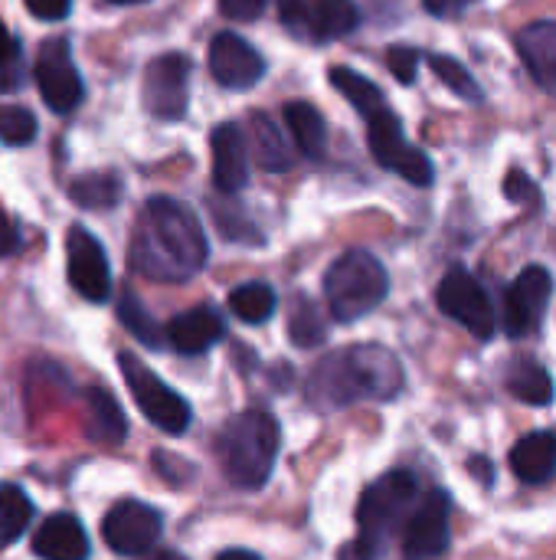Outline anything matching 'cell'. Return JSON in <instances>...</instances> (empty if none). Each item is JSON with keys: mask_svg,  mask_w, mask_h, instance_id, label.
I'll return each instance as SVG.
<instances>
[{"mask_svg": "<svg viewBox=\"0 0 556 560\" xmlns=\"http://www.w3.org/2000/svg\"><path fill=\"white\" fill-rule=\"evenodd\" d=\"M419 479L410 469H393L380 476L357 505V541L347 548L341 560H377L397 532H403L413 505L419 502Z\"/></svg>", "mask_w": 556, "mask_h": 560, "instance_id": "4", "label": "cell"}, {"mask_svg": "<svg viewBox=\"0 0 556 560\" xmlns=\"http://www.w3.org/2000/svg\"><path fill=\"white\" fill-rule=\"evenodd\" d=\"M554 279L544 266H528L505 295V331L511 338H528L541 328Z\"/></svg>", "mask_w": 556, "mask_h": 560, "instance_id": "15", "label": "cell"}, {"mask_svg": "<svg viewBox=\"0 0 556 560\" xmlns=\"http://www.w3.org/2000/svg\"><path fill=\"white\" fill-rule=\"evenodd\" d=\"M213 184L223 194H239L249 184V151H246V135L236 121H223L213 138Z\"/></svg>", "mask_w": 556, "mask_h": 560, "instance_id": "17", "label": "cell"}, {"mask_svg": "<svg viewBox=\"0 0 556 560\" xmlns=\"http://www.w3.org/2000/svg\"><path fill=\"white\" fill-rule=\"evenodd\" d=\"M367 144H370V151H374L380 167L400 174L403 180H410L416 187H429L433 184V177H436L433 161L416 144L406 141L403 121L390 108H380L377 115L367 118Z\"/></svg>", "mask_w": 556, "mask_h": 560, "instance_id": "8", "label": "cell"}, {"mask_svg": "<svg viewBox=\"0 0 556 560\" xmlns=\"http://www.w3.org/2000/svg\"><path fill=\"white\" fill-rule=\"evenodd\" d=\"M279 16L295 36L315 43L347 36L360 20L351 0H279Z\"/></svg>", "mask_w": 556, "mask_h": 560, "instance_id": "12", "label": "cell"}, {"mask_svg": "<svg viewBox=\"0 0 556 560\" xmlns=\"http://www.w3.org/2000/svg\"><path fill=\"white\" fill-rule=\"evenodd\" d=\"M223 335H226V322L213 305H197L190 312H180L177 318H170L164 331L167 345L180 354H203L216 341H223Z\"/></svg>", "mask_w": 556, "mask_h": 560, "instance_id": "18", "label": "cell"}, {"mask_svg": "<svg viewBox=\"0 0 556 560\" xmlns=\"http://www.w3.org/2000/svg\"><path fill=\"white\" fill-rule=\"evenodd\" d=\"M275 289L265 282H246L229 292V312L246 325H262L275 315Z\"/></svg>", "mask_w": 556, "mask_h": 560, "instance_id": "28", "label": "cell"}, {"mask_svg": "<svg viewBox=\"0 0 556 560\" xmlns=\"http://www.w3.org/2000/svg\"><path fill=\"white\" fill-rule=\"evenodd\" d=\"M249 138H252V148H256V158L265 171L272 174H282L288 167H295V151H292V141L288 135L275 125L272 115L265 112H252L249 115Z\"/></svg>", "mask_w": 556, "mask_h": 560, "instance_id": "22", "label": "cell"}, {"mask_svg": "<svg viewBox=\"0 0 556 560\" xmlns=\"http://www.w3.org/2000/svg\"><path fill=\"white\" fill-rule=\"evenodd\" d=\"M16 246H20L16 226L10 223V217H7V213H3V207H0V256H10V253H16Z\"/></svg>", "mask_w": 556, "mask_h": 560, "instance_id": "38", "label": "cell"}, {"mask_svg": "<svg viewBox=\"0 0 556 560\" xmlns=\"http://www.w3.org/2000/svg\"><path fill=\"white\" fill-rule=\"evenodd\" d=\"M69 197L85 210H108L121 200V177L108 171L82 174L69 184Z\"/></svg>", "mask_w": 556, "mask_h": 560, "instance_id": "27", "label": "cell"}, {"mask_svg": "<svg viewBox=\"0 0 556 560\" xmlns=\"http://www.w3.org/2000/svg\"><path fill=\"white\" fill-rule=\"evenodd\" d=\"M436 302L442 308V315H449L452 322H459L462 328H469L478 341H488L495 335V308L492 299L485 292V285L462 266L449 269L446 279L439 282Z\"/></svg>", "mask_w": 556, "mask_h": 560, "instance_id": "9", "label": "cell"}, {"mask_svg": "<svg viewBox=\"0 0 556 560\" xmlns=\"http://www.w3.org/2000/svg\"><path fill=\"white\" fill-rule=\"evenodd\" d=\"M406 374L400 358L383 345H354L328 354L308 374L305 400L315 410H341L360 400H393L403 394Z\"/></svg>", "mask_w": 556, "mask_h": 560, "instance_id": "2", "label": "cell"}, {"mask_svg": "<svg viewBox=\"0 0 556 560\" xmlns=\"http://www.w3.org/2000/svg\"><path fill=\"white\" fill-rule=\"evenodd\" d=\"M505 194H508V200H514V203H524V200H537V187L531 184V177H528V174H524L521 167H514V171L508 174Z\"/></svg>", "mask_w": 556, "mask_h": 560, "instance_id": "37", "label": "cell"}, {"mask_svg": "<svg viewBox=\"0 0 556 560\" xmlns=\"http://www.w3.org/2000/svg\"><path fill=\"white\" fill-rule=\"evenodd\" d=\"M33 75H36V89H39L43 102L56 115L72 112L85 95L82 72L75 69L66 39H49V43L39 46V56L33 62Z\"/></svg>", "mask_w": 556, "mask_h": 560, "instance_id": "13", "label": "cell"}, {"mask_svg": "<svg viewBox=\"0 0 556 560\" xmlns=\"http://www.w3.org/2000/svg\"><path fill=\"white\" fill-rule=\"evenodd\" d=\"M164 535V515L147 505V502H118L105 522H102V538L105 545L121 555V558H141L147 555Z\"/></svg>", "mask_w": 556, "mask_h": 560, "instance_id": "11", "label": "cell"}, {"mask_svg": "<svg viewBox=\"0 0 556 560\" xmlns=\"http://www.w3.org/2000/svg\"><path fill=\"white\" fill-rule=\"evenodd\" d=\"M33 518V502L20 486H0V551L16 545L23 532L29 528Z\"/></svg>", "mask_w": 556, "mask_h": 560, "instance_id": "29", "label": "cell"}, {"mask_svg": "<svg viewBox=\"0 0 556 560\" xmlns=\"http://www.w3.org/2000/svg\"><path fill=\"white\" fill-rule=\"evenodd\" d=\"M210 72L223 89H252L265 75V59L239 33H216L210 43Z\"/></svg>", "mask_w": 556, "mask_h": 560, "instance_id": "16", "label": "cell"}, {"mask_svg": "<svg viewBox=\"0 0 556 560\" xmlns=\"http://www.w3.org/2000/svg\"><path fill=\"white\" fill-rule=\"evenodd\" d=\"M511 472L524 486H544L556 476V433L554 430H537L528 433L524 440L514 443L511 456Z\"/></svg>", "mask_w": 556, "mask_h": 560, "instance_id": "20", "label": "cell"}, {"mask_svg": "<svg viewBox=\"0 0 556 560\" xmlns=\"http://www.w3.org/2000/svg\"><path fill=\"white\" fill-rule=\"evenodd\" d=\"M36 138V118L23 105H0V141L10 148H23Z\"/></svg>", "mask_w": 556, "mask_h": 560, "instance_id": "33", "label": "cell"}, {"mask_svg": "<svg viewBox=\"0 0 556 560\" xmlns=\"http://www.w3.org/2000/svg\"><path fill=\"white\" fill-rule=\"evenodd\" d=\"M449 545H452V499L442 489H426L403 525L400 555L403 560H439L446 558Z\"/></svg>", "mask_w": 556, "mask_h": 560, "instance_id": "7", "label": "cell"}, {"mask_svg": "<svg viewBox=\"0 0 556 560\" xmlns=\"http://www.w3.org/2000/svg\"><path fill=\"white\" fill-rule=\"evenodd\" d=\"M144 108L161 121H177L187 115L190 102V59L184 52H164L144 69L141 85Z\"/></svg>", "mask_w": 556, "mask_h": 560, "instance_id": "10", "label": "cell"}, {"mask_svg": "<svg viewBox=\"0 0 556 560\" xmlns=\"http://www.w3.org/2000/svg\"><path fill=\"white\" fill-rule=\"evenodd\" d=\"M475 0H423V7L429 10V13H436V16H456V13H462L465 7H472Z\"/></svg>", "mask_w": 556, "mask_h": 560, "instance_id": "39", "label": "cell"}, {"mask_svg": "<svg viewBox=\"0 0 556 560\" xmlns=\"http://www.w3.org/2000/svg\"><path fill=\"white\" fill-rule=\"evenodd\" d=\"M13 56H16V39L10 36V30H7L3 20H0V69H3L7 62H13Z\"/></svg>", "mask_w": 556, "mask_h": 560, "instance_id": "40", "label": "cell"}, {"mask_svg": "<svg viewBox=\"0 0 556 560\" xmlns=\"http://www.w3.org/2000/svg\"><path fill=\"white\" fill-rule=\"evenodd\" d=\"M220 13L236 23H249L265 13V0H220Z\"/></svg>", "mask_w": 556, "mask_h": 560, "instance_id": "35", "label": "cell"}, {"mask_svg": "<svg viewBox=\"0 0 556 560\" xmlns=\"http://www.w3.org/2000/svg\"><path fill=\"white\" fill-rule=\"evenodd\" d=\"M23 3H26V10H29L36 20H49V23L66 20L69 10H72V0H23Z\"/></svg>", "mask_w": 556, "mask_h": 560, "instance_id": "36", "label": "cell"}, {"mask_svg": "<svg viewBox=\"0 0 556 560\" xmlns=\"http://www.w3.org/2000/svg\"><path fill=\"white\" fill-rule=\"evenodd\" d=\"M216 560H262L256 551H246V548H233V551H223Z\"/></svg>", "mask_w": 556, "mask_h": 560, "instance_id": "41", "label": "cell"}, {"mask_svg": "<svg viewBox=\"0 0 556 560\" xmlns=\"http://www.w3.org/2000/svg\"><path fill=\"white\" fill-rule=\"evenodd\" d=\"M285 125L292 131L295 148L305 158H311V161L324 158V151H328V125H324V115L311 102H288L285 105Z\"/></svg>", "mask_w": 556, "mask_h": 560, "instance_id": "24", "label": "cell"}, {"mask_svg": "<svg viewBox=\"0 0 556 560\" xmlns=\"http://www.w3.org/2000/svg\"><path fill=\"white\" fill-rule=\"evenodd\" d=\"M508 394L531 407H547L554 400V377L534 358H518L508 371Z\"/></svg>", "mask_w": 556, "mask_h": 560, "instance_id": "25", "label": "cell"}, {"mask_svg": "<svg viewBox=\"0 0 556 560\" xmlns=\"http://www.w3.org/2000/svg\"><path fill=\"white\" fill-rule=\"evenodd\" d=\"M429 69H433L459 98H469V102H482V98H485L482 85L475 82V75H472L459 59L442 56V52H433V56H429Z\"/></svg>", "mask_w": 556, "mask_h": 560, "instance_id": "31", "label": "cell"}, {"mask_svg": "<svg viewBox=\"0 0 556 560\" xmlns=\"http://www.w3.org/2000/svg\"><path fill=\"white\" fill-rule=\"evenodd\" d=\"M288 338H292L298 348H315V345L324 341V322H321L318 308H315L308 299H298L295 315L288 318Z\"/></svg>", "mask_w": 556, "mask_h": 560, "instance_id": "32", "label": "cell"}, {"mask_svg": "<svg viewBox=\"0 0 556 560\" xmlns=\"http://www.w3.org/2000/svg\"><path fill=\"white\" fill-rule=\"evenodd\" d=\"M279 443L282 430L269 410H242L229 417L216 440V456L229 486L242 492L262 489L275 469Z\"/></svg>", "mask_w": 556, "mask_h": 560, "instance_id": "3", "label": "cell"}, {"mask_svg": "<svg viewBox=\"0 0 556 560\" xmlns=\"http://www.w3.org/2000/svg\"><path fill=\"white\" fill-rule=\"evenodd\" d=\"M390 292V276L383 262L367 249H347L324 272V299L338 322H360Z\"/></svg>", "mask_w": 556, "mask_h": 560, "instance_id": "5", "label": "cell"}, {"mask_svg": "<svg viewBox=\"0 0 556 560\" xmlns=\"http://www.w3.org/2000/svg\"><path fill=\"white\" fill-rule=\"evenodd\" d=\"M85 433H88V440H95L102 446H118L128 436V420H125L118 400L102 387L85 390Z\"/></svg>", "mask_w": 556, "mask_h": 560, "instance_id": "23", "label": "cell"}, {"mask_svg": "<svg viewBox=\"0 0 556 560\" xmlns=\"http://www.w3.org/2000/svg\"><path fill=\"white\" fill-rule=\"evenodd\" d=\"M111 3H144V0H111Z\"/></svg>", "mask_w": 556, "mask_h": 560, "instance_id": "43", "label": "cell"}, {"mask_svg": "<svg viewBox=\"0 0 556 560\" xmlns=\"http://www.w3.org/2000/svg\"><path fill=\"white\" fill-rule=\"evenodd\" d=\"M88 535L69 512H56L33 535V555L39 560H88Z\"/></svg>", "mask_w": 556, "mask_h": 560, "instance_id": "19", "label": "cell"}, {"mask_svg": "<svg viewBox=\"0 0 556 560\" xmlns=\"http://www.w3.org/2000/svg\"><path fill=\"white\" fill-rule=\"evenodd\" d=\"M151 560H190V558H184L180 551H161V555H154Z\"/></svg>", "mask_w": 556, "mask_h": 560, "instance_id": "42", "label": "cell"}, {"mask_svg": "<svg viewBox=\"0 0 556 560\" xmlns=\"http://www.w3.org/2000/svg\"><path fill=\"white\" fill-rule=\"evenodd\" d=\"M387 66H390V72H393L403 85H413V82H416V69H419V52L410 49V46H390Z\"/></svg>", "mask_w": 556, "mask_h": 560, "instance_id": "34", "label": "cell"}, {"mask_svg": "<svg viewBox=\"0 0 556 560\" xmlns=\"http://www.w3.org/2000/svg\"><path fill=\"white\" fill-rule=\"evenodd\" d=\"M118 318H121V325L141 341V345H147V348H161L164 345V331H161V325L154 322V315L144 308V302L134 295V292H121V299H118Z\"/></svg>", "mask_w": 556, "mask_h": 560, "instance_id": "30", "label": "cell"}, {"mask_svg": "<svg viewBox=\"0 0 556 560\" xmlns=\"http://www.w3.org/2000/svg\"><path fill=\"white\" fill-rule=\"evenodd\" d=\"M210 256L197 213L174 197H151L134 220L128 259L131 269L154 282H187Z\"/></svg>", "mask_w": 556, "mask_h": 560, "instance_id": "1", "label": "cell"}, {"mask_svg": "<svg viewBox=\"0 0 556 560\" xmlns=\"http://www.w3.org/2000/svg\"><path fill=\"white\" fill-rule=\"evenodd\" d=\"M118 368H121V377L134 397V404L141 407V413L164 433L170 436H180L187 433L193 413H190V404L174 390L167 387L141 358H134L131 351H121L118 354Z\"/></svg>", "mask_w": 556, "mask_h": 560, "instance_id": "6", "label": "cell"}, {"mask_svg": "<svg viewBox=\"0 0 556 560\" xmlns=\"http://www.w3.org/2000/svg\"><path fill=\"white\" fill-rule=\"evenodd\" d=\"M66 269H69L72 289L82 299L108 302V295H111L108 256H105L102 243L88 230H82V226H72L69 236H66Z\"/></svg>", "mask_w": 556, "mask_h": 560, "instance_id": "14", "label": "cell"}, {"mask_svg": "<svg viewBox=\"0 0 556 560\" xmlns=\"http://www.w3.org/2000/svg\"><path fill=\"white\" fill-rule=\"evenodd\" d=\"M331 85L364 115V118H370V115H377L380 108H387V98H383V92L367 79V75H360L357 69H347V66H334L331 69Z\"/></svg>", "mask_w": 556, "mask_h": 560, "instance_id": "26", "label": "cell"}, {"mask_svg": "<svg viewBox=\"0 0 556 560\" xmlns=\"http://www.w3.org/2000/svg\"><path fill=\"white\" fill-rule=\"evenodd\" d=\"M518 52L528 66V72L534 75V82L556 95V23L554 20H541L531 23L518 33Z\"/></svg>", "mask_w": 556, "mask_h": 560, "instance_id": "21", "label": "cell"}]
</instances>
